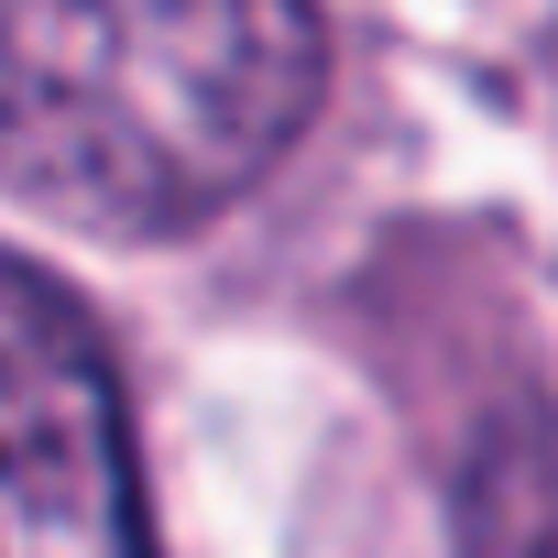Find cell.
<instances>
[{"mask_svg": "<svg viewBox=\"0 0 558 558\" xmlns=\"http://www.w3.org/2000/svg\"><path fill=\"white\" fill-rule=\"evenodd\" d=\"M318 99V0H0V186L88 241L230 219Z\"/></svg>", "mask_w": 558, "mask_h": 558, "instance_id": "1", "label": "cell"}, {"mask_svg": "<svg viewBox=\"0 0 558 558\" xmlns=\"http://www.w3.org/2000/svg\"><path fill=\"white\" fill-rule=\"evenodd\" d=\"M0 558H165L99 318L0 252Z\"/></svg>", "mask_w": 558, "mask_h": 558, "instance_id": "2", "label": "cell"}, {"mask_svg": "<svg viewBox=\"0 0 558 558\" xmlns=\"http://www.w3.org/2000/svg\"><path fill=\"white\" fill-rule=\"evenodd\" d=\"M449 525H460V558H558V416L547 405H514L471 438L449 482Z\"/></svg>", "mask_w": 558, "mask_h": 558, "instance_id": "3", "label": "cell"}]
</instances>
